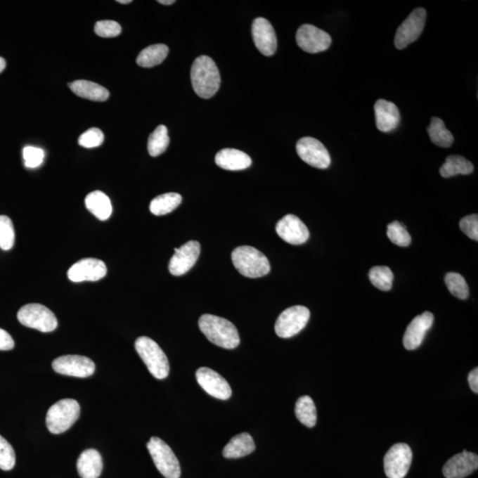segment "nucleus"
I'll use <instances>...</instances> for the list:
<instances>
[{
    "label": "nucleus",
    "instance_id": "nucleus-27",
    "mask_svg": "<svg viewBox=\"0 0 478 478\" xmlns=\"http://www.w3.org/2000/svg\"><path fill=\"white\" fill-rule=\"evenodd\" d=\"M474 172L473 164L460 155H450L440 167L439 173L445 179L457 175H470Z\"/></svg>",
    "mask_w": 478,
    "mask_h": 478
},
{
    "label": "nucleus",
    "instance_id": "nucleus-25",
    "mask_svg": "<svg viewBox=\"0 0 478 478\" xmlns=\"http://www.w3.org/2000/svg\"><path fill=\"white\" fill-rule=\"evenodd\" d=\"M70 90L82 98L104 102L109 98V91L101 85L86 80H77L68 84Z\"/></svg>",
    "mask_w": 478,
    "mask_h": 478
},
{
    "label": "nucleus",
    "instance_id": "nucleus-18",
    "mask_svg": "<svg viewBox=\"0 0 478 478\" xmlns=\"http://www.w3.org/2000/svg\"><path fill=\"white\" fill-rule=\"evenodd\" d=\"M252 39L257 49L265 56H272L278 48V39L271 23L267 19L259 17L252 22Z\"/></svg>",
    "mask_w": 478,
    "mask_h": 478
},
{
    "label": "nucleus",
    "instance_id": "nucleus-14",
    "mask_svg": "<svg viewBox=\"0 0 478 478\" xmlns=\"http://www.w3.org/2000/svg\"><path fill=\"white\" fill-rule=\"evenodd\" d=\"M108 269L105 262L98 259H82L68 269L67 278L70 281L80 283L84 281H98L107 275Z\"/></svg>",
    "mask_w": 478,
    "mask_h": 478
},
{
    "label": "nucleus",
    "instance_id": "nucleus-8",
    "mask_svg": "<svg viewBox=\"0 0 478 478\" xmlns=\"http://www.w3.org/2000/svg\"><path fill=\"white\" fill-rule=\"evenodd\" d=\"M310 318V311L303 306H295L285 309L275 324L278 337L289 339L295 336L306 326Z\"/></svg>",
    "mask_w": 478,
    "mask_h": 478
},
{
    "label": "nucleus",
    "instance_id": "nucleus-6",
    "mask_svg": "<svg viewBox=\"0 0 478 478\" xmlns=\"http://www.w3.org/2000/svg\"><path fill=\"white\" fill-rule=\"evenodd\" d=\"M17 318L22 325L41 332H52L58 326V320L52 311L37 303L23 306L17 314Z\"/></svg>",
    "mask_w": 478,
    "mask_h": 478
},
{
    "label": "nucleus",
    "instance_id": "nucleus-33",
    "mask_svg": "<svg viewBox=\"0 0 478 478\" xmlns=\"http://www.w3.org/2000/svg\"><path fill=\"white\" fill-rule=\"evenodd\" d=\"M372 285L381 291H390L394 281V273L387 266H375L370 269V274Z\"/></svg>",
    "mask_w": 478,
    "mask_h": 478
},
{
    "label": "nucleus",
    "instance_id": "nucleus-2",
    "mask_svg": "<svg viewBox=\"0 0 478 478\" xmlns=\"http://www.w3.org/2000/svg\"><path fill=\"white\" fill-rule=\"evenodd\" d=\"M191 84L194 91L203 98H210L219 90L221 77L214 61L208 56L198 57L191 67Z\"/></svg>",
    "mask_w": 478,
    "mask_h": 478
},
{
    "label": "nucleus",
    "instance_id": "nucleus-38",
    "mask_svg": "<svg viewBox=\"0 0 478 478\" xmlns=\"http://www.w3.org/2000/svg\"><path fill=\"white\" fill-rule=\"evenodd\" d=\"M104 142L103 132L98 128H91L88 129L80 136L78 139V143L84 148H98Z\"/></svg>",
    "mask_w": 478,
    "mask_h": 478
},
{
    "label": "nucleus",
    "instance_id": "nucleus-15",
    "mask_svg": "<svg viewBox=\"0 0 478 478\" xmlns=\"http://www.w3.org/2000/svg\"><path fill=\"white\" fill-rule=\"evenodd\" d=\"M196 378L201 388L212 397L221 401H226L231 398L232 394L231 385L217 371L207 367L200 368L196 372Z\"/></svg>",
    "mask_w": 478,
    "mask_h": 478
},
{
    "label": "nucleus",
    "instance_id": "nucleus-12",
    "mask_svg": "<svg viewBox=\"0 0 478 478\" xmlns=\"http://www.w3.org/2000/svg\"><path fill=\"white\" fill-rule=\"evenodd\" d=\"M52 365L57 373L76 377H91L96 370L93 361L82 355H64L56 358Z\"/></svg>",
    "mask_w": 478,
    "mask_h": 478
},
{
    "label": "nucleus",
    "instance_id": "nucleus-1",
    "mask_svg": "<svg viewBox=\"0 0 478 478\" xmlns=\"http://www.w3.org/2000/svg\"><path fill=\"white\" fill-rule=\"evenodd\" d=\"M201 332L215 346L234 349L240 344L238 331L230 321L213 315H203L199 320Z\"/></svg>",
    "mask_w": 478,
    "mask_h": 478
},
{
    "label": "nucleus",
    "instance_id": "nucleus-11",
    "mask_svg": "<svg viewBox=\"0 0 478 478\" xmlns=\"http://www.w3.org/2000/svg\"><path fill=\"white\" fill-rule=\"evenodd\" d=\"M299 158L316 169L329 167L331 160L329 152L319 140L310 136L300 138L296 146Z\"/></svg>",
    "mask_w": 478,
    "mask_h": 478
},
{
    "label": "nucleus",
    "instance_id": "nucleus-37",
    "mask_svg": "<svg viewBox=\"0 0 478 478\" xmlns=\"http://www.w3.org/2000/svg\"><path fill=\"white\" fill-rule=\"evenodd\" d=\"M15 453L13 446L0 436V469L8 471L15 465Z\"/></svg>",
    "mask_w": 478,
    "mask_h": 478
},
{
    "label": "nucleus",
    "instance_id": "nucleus-44",
    "mask_svg": "<svg viewBox=\"0 0 478 478\" xmlns=\"http://www.w3.org/2000/svg\"><path fill=\"white\" fill-rule=\"evenodd\" d=\"M158 2L162 5L170 6L174 4L176 1L175 0H159Z\"/></svg>",
    "mask_w": 478,
    "mask_h": 478
},
{
    "label": "nucleus",
    "instance_id": "nucleus-4",
    "mask_svg": "<svg viewBox=\"0 0 478 478\" xmlns=\"http://www.w3.org/2000/svg\"><path fill=\"white\" fill-rule=\"evenodd\" d=\"M135 348L153 377L160 380L167 377L169 374V360L155 340L148 337H140L136 340Z\"/></svg>",
    "mask_w": 478,
    "mask_h": 478
},
{
    "label": "nucleus",
    "instance_id": "nucleus-3",
    "mask_svg": "<svg viewBox=\"0 0 478 478\" xmlns=\"http://www.w3.org/2000/svg\"><path fill=\"white\" fill-rule=\"evenodd\" d=\"M231 259L237 271L247 278H261L271 272L268 258L261 252L249 245L234 249Z\"/></svg>",
    "mask_w": 478,
    "mask_h": 478
},
{
    "label": "nucleus",
    "instance_id": "nucleus-46",
    "mask_svg": "<svg viewBox=\"0 0 478 478\" xmlns=\"http://www.w3.org/2000/svg\"><path fill=\"white\" fill-rule=\"evenodd\" d=\"M117 2L119 4H129V3H132L131 0H118Z\"/></svg>",
    "mask_w": 478,
    "mask_h": 478
},
{
    "label": "nucleus",
    "instance_id": "nucleus-42",
    "mask_svg": "<svg viewBox=\"0 0 478 478\" xmlns=\"http://www.w3.org/2000/svg\"><path fill=\"white\" fill-rule=\"evenodd\" d=\"M15 347V341H13L11 335L6 332L5 330L0 329V351H9Z\"/></svg>",
    "mask_w": 478,
    "mask_h": 478
},
{
    "label": "nucleus",
    "instance_id": "nucleus-26",
    "mask_svg": "<svg viewBox=\"0 0 478 478\" xmlns=\"http://www.w3.org/2000/svg\"><path fill=\"white\" fill-rule=\"evenodd\" d=\"M85 206L98 220L105 221L111 217L112 207L110 199L101 190L88 194L85 198Z\"/></svg>",
    "mask_w": 478,
    "mask_h": 478
},
{
    "label": "nucleus",
    "instance_id": "nucleus-40",
    "mask_svg": "<svg viewBox=\"0 0 478 478\" xmlns=\"http://www.w3.org/2000/svg\"><path fill=\"white\" fill-rule=\"evenodd\" d=\"M44 153L42 149L34 148V146H26L23 149V159L25 166L29 169H35L43 163Z\"/></svg>",
    "mask_w": 478,
    "mask_h": 478
},
{
    "label": "nucleus",
    "instance_id": "nucleus-7",
    "mask_svg": "<svg viewBox=\"0 0 478 478\" xmlns=\"http://www.w3.org/2000/svg\"><path fill=\"white\" fill-rule=\"evenodd\" d=\"M146 446L153 463L162 476L166 478H180V463L169 445L162 439L153 437Z\"/></svg>",
    "mask_w": 478,
    "mask_h": 478
},
{
    "label": "nucleus",
    "instance_id": "nucleus-29",
    "mask_svg": "<svg viewBox=\"0 0 478 478\" xmlns=\"http://www.w3.org/2000/svg\"><path fill=\"white\" fill-rule=\"evenodd\" d=\"M427 131H428L430 141L435 143L436 146L447 148L453 145V136L446 128V125L441 119L432 117Z\"/></svg>",
    "mask_w": 478,
    "mask_h": 478
},
{
    "label": "nucleus",
    "instance_id": "nucleus-17",
    "mask_svg": "<svg viewBox=\"0 0 478 478\" xmlns=\"http://www.w3.org/2000/svg\"><path fill=\"white\" fill-rule=\"evenodd\" d=\"M276 233L283 241L293 245L306 243L309 238V231L299 217L287 214L276 224Z\"/></svg>",
    "mask_w": 478,
    "mask_h": 478
},
{
    "label": "nucleus",
    "instance_id": "nucleus-35",
    "mask_svg": "<svg viewBox=\"0 0 478 478\" xmlns=\"http://www.w3.org/2000/svg\"><path fill=\"white\" fill-rule=\"evenodd\" d=\"M15 232L13 221L6 215H0V248L4 251L12 249L15 245Z\"/></svg>",
    "mask_w": 478,
    "mask_h": 478
},
{
    "label": "nucleus",
    "instance_id": "nucleus-22",
    "mask_svg": "<svg viewBox=\"0 0 478 478\" xmlns=\"http://www.w3.org/2000/svg\"><path fill=\"white\" fill-rule=\"evenodd\" d=\"M215 163L218 167L231 172L243 170L251 166L252 160L247 153L237 149L226 148L221 150L215 156Z\"/></svg>",
    "mask_w": 478,
    "mask_h": 478
},
{
    "label": "nucleus",
    "instance_id": "nucleus-45",
    "mask_svg": "<svg viewBox=\"0 0 478 478\" xmlns=\"http://www.w3.org/2000/svg\"><path fill=\"white\" fill-rule=\"evenodd\" d=\"M6 66V63L5 59H3L2 57H0V74H1L2 72L5 70Z\"/></svg>",
    "mask_w": 478,
    "mask_h": 478
},
{
    "label": "nucleus",
    "instance_id": "nucleus-20",
    "mask_svg": "<svg viewBox=\"0 0 478 478\" xmlns=\"http://www.w3.org/2000/svg\"><path fill=\"white\" fill-rule=\"evenodd\" d=\"M434 316L430 312H425L422 315L415 317L406 328L403 337V344L406 349L415 350L421 346L427 331L432 328Z\"/></svg>",
    "mask_w": 478,
    "mask_h": 478
},
{
    "label": "nucleus",
    "instance_id": "nucleus-41",
    "mask_svg": "<svg viewBox=\"0 0 478 478\" xmlns=\"http://www.w3.org/2000/svg\"><path fill=\"white\" fill-rule=\"evenodd\" d=\"M460 228L463 233L474 241H478V215L470 214L460 221Z\"/></svg>",
    "mask_w": 478,
    "mask_h": 478
},
{
    "label": "nucleus",
    "instance_id": "nucleus-24",
    "mask_svg": "<svg viewBox=\"0 0 478 478\" xmlns=\"http://www.w3.org/2000/svg\"><path fill=\"white\" fill-rule=\"evenodd\" d=\"M255 450L254 439L247 432L233 437L225 446L223 456L227 459L242 458Z\"/></svg>",
    "mask_w": 478,
    "mask_h": 478
},
{
    "label": "nucleus",
    "instance_id": "nucleus-30",
    "mask_svg": "<svg viewBox=\"0 0 478 478\" xmlns=\"http://www.w3.org/2000/svg\"><path fill=\"white\" fill-rule=\"evenodd\" d=\"M295 415L302 425L312 428L316 425L317 412L315 403L309 396H302L296 402Z\"/></svg>",
    "mask_w": 478,
    "mask_h": 478
},
{
    "label": "nucleus",
    "instance_id": "nucleus-21",
    "mask_svg": "<svg viewBox=\"0 0 478 478\" xmlns=\"http://www.w3.org/2000/svg\"><path fill=\"white\" fill-rule=\"evenodd\" d=\"M375 124L379 131L390 132L398 127L401 121L397 105L385 100H378L375 104Z\"/></svg>",
    "mask_w": 478,
    "mask_h": 478
},
{
    "label": "nucleus",
    "instance_id": "nucleus-34",
    "mask_svg": "<svg viewBox=\"0 0 478 478\" xmlns=\"http://www.w3.org/2000/svg\"><path fill=\"white\" fill-rule=\"evenodd\" d=\"M445 283L449 292L456 298L466 299L469 297V286L463 276L458 273H447L445 276Z\"/></svg>",
    "mask_w": 478,
    "mask_h": 478
},
{
    "label": "nucleus",
    "instance_id": "nucleus-16",
    "mask_svg": "<svg viewBox=\"0 0 478 478\" xmlns=\"http://www.w3.org/2000/svg\"><path fill=\"white\" fill-rule=\"evenodd\" d=\"M200 254V244L191 240L179 248H175V254L170 259L169 272L173 276H180L186 274L195 265Z\"/></svg>",
    "mask_w": 478,
    "mask_h": 478
},
{
    "label": "nucleus",
    "instance_id": "nucleus-39",
    "mask_svg": "<svg viewBox=\"0 0 478 478\" xmlns=\"http://www.w3.org/2000/svg\"><path fill=\"white\" fill-rule=\"evenodd\" d=\"M94 30L98 36L105 37V39L117 37L122 32L121 25L115 20H100L95 24Z\"/></svg>",
    "mask_w": 478,
    "mask_h": 478
},
{
    "label": "nucleus",
    "instance_id": "nucleus-31",
    "mask_svg": "<svg viewBox=\"0 0 478 478\" xmlns=\"http://www.w3.org/2000/svg\"><path fill=\"white\" fill-rule=\"evenodd\" d=\"M182 196L179 193H169L157 196L150 204L151 213L160 217L172 213L177 207L182 203Z\"/></svg>",
    "mask_w": 478,
    "mask_h": 478
},
{
    "label": "nucleus",
    "instance_id": "nucleus-43",
    "mask_svg": "<svg viewBox=\"0 0 478 478\" xmlns=\"http://www.w3.org/2000/svg\"><path fill=\"white\" fill-rule=\"evenodd\" d=\"M467 381H469L470 387L471 390H472L474 394H478V368H474L472 371L469 374L467 377Z\"/></svg>",
    "mask_w": 478,
    "mask_h": 478
},
{
    "label": "nucleus",
    "instance_id": "nucleus-23",
    "mask_svg": "<svg viewBox=\"0 0 478 478\" xmlns=\"http://www.w3.org/2000/svg\"><path fill=\"white\" fill-rule=\"evenodd\" d=\"M77 467L82 478H98L103 470V460L97 450L87 449L80 454Z\"/></svg>",
    "mask_w": 478,
    "mask_h": 478
},
{
    "label": "nucleus",
    "instance_id": "nucleus-19",
    "mask_svg": "<svg viewBox=\"0 0 478 478\" xmlns=\"http://www.w3.org/2000/svg\"><path fill=\"white\" fill-rule=\"evenodd\" d=\"M477 467V454L464 450L447 460L443 467V474L446 478H464L472 474Z\"/></svg>",
    "mask_w": 478,
    "mask_h": 478
},
{
    "label": "nucleus",
    "instance_id": "nucleus-13",
    "mask_svg": "<svg viewBox=\"0 0 478 478\" xmlns=\"http://www.w3.org/2000/svg\"><path fill=\"white\" fill-rule=\"evenodd\" d=\"M296 42L305 52L318 53L330 46L331 37L316 26L304 24L297 32Z\"/></svg>",
    "mask_w": 478,
    "mask_h": 478
},
{
    "label": "nucleus",
    "instance_id": "nucleus-36",
    "mask_svg": "<svg viewBox=\"0 0 478 478\" xmlns=\"http://www.w3.org/2000/svg\"><path fill=\"white\" fill-rule=\"evenodd\" d=\"M387 237L392 243L401 247H408L412 241L411 235L406 231V226H403L398 221L388 224Z\"/></svg>",
    "mask_w": 478,
    "mask_h": 478
},
{
    "label": "nucleus",
    "instance_id": "nucleus-32",
    "mask_svg": "<svg viewBox=\"0 0 478 478\" xmlns=\"http://www.w3.org/2000/svg\"><path fill=\"white\" fill-rule=\"evenodd\" d=\"M169 145V136L166 126L160 125L149 136L148 148L149 155L157 157L162 155Z\"/></svg>",
    "mask_w": 478,
    "mask_h": 478
},
{
    "label": "nucleus",
    "instance_id": "nucleus-9",
    "mask_svg": "<svg viewBox=\"0 0 478 478\" xmlns=\"http://www.w3.org/2000/svg\"><path fill=\"white\" fill-rule=\"evenodd\" d=\"M413 453L411 446L395 444L385 454L384 466L388 478H404L411 469Z\"/></svg>",
    "mask_w": 478,
    "mask_h": 478
},
{
    "label": "nucleus",
    "instance_id": "nucleus-5",
    "mask_svg": "<svg viewBox=\"0 0 478 478\" xmlns=\"http://www.w3.org/2000/svg\"><path fill=\"white\" fill-rule=\"evenodd\" d=\"M80 405L72 399H61L51 406L46 414V426L53 434L67 432L80 416Z\"/></svg>",
    "mask_w": 478,
    "mask_h": 478
},
{
    "label": "nucleus",
    "instance_id": "nucleus-28",
    "mask_svg": "<svg viewBox=\"0 0 478 478\" xmlns=\"http://www.w3.org/2000/svg\"><path fill=\"white\" fill-rule=\"evenodd\" d=\"M169 47L165 44H153L145 48L136 58V63L142 67H153L163 63L169 54Z\"/></svg>",
    "mask_w": 478,
    "mask_h": 478
},
{
    "label": "nucleus",
    "instance_id": "nucleus-10",
    "mask_svg": "<svg viewBox=\"0 0 478 478\" xmlns=\"http://www.w3.org/2000/svg\"><path fill=\"white\" fill-rule=\"evenodd\" d=\"M426 10L419 8L413 11L404 22L399 27L395 34L394 44L399 50L404 49L418 39L425 29Z\"/></svg>",
    "mask_w": 478,
    "mask_h": 478
}]
</instances>
